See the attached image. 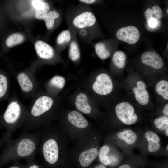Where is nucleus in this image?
<instances>
[{
  "label": "nucleus",
  "mask_w": 168,
  "mask_h": 168,
  "mask_svg": "<svg viewBox=\"0 0 168 168\" xmlns=\"http://www.w3.org/2000/svg\"><path fill=\"white\" fill-rule=\"evenodd\" d=\"M16 78L24 95L33 97L37 92L38 83L35 73L26 71L18 73Z\"/></svg>",
  "instance_id": "9"
},
{
  "label": "nucleus",
  "mask_w": 168,
  "mask_h": 168,
  "mask_svg": "<svg viewBox=\"0 0 168 168\" xmlns=\"http://www.w3.org/2000/svg\"><path fill=\"white\" fill-rule=\"evenodd\" d=\"M28 113L27 108L14 93L10 99L3 114L0 115V127L5 132L0 138V148L10 138L12 133L21 127Z\"/></svg>",
  "instance_id": "5"
},
{
  "label": "nucleus",
  "mask_w": 168,
  "mask_h": 168,
  "mask_svg": "<svg viewBox=\"0 0 168 168\" xmlns=\"http://www.w3.org/2000/svg\"><path fill=\"white\" fill-rule=\"evenodd\" d=\"M60 16L59 13L54 10L49 11L45 19V25L47 29L50 30L53 28L56 20L58 19Z\"/></svg>",
  "instance_id": "26"
},
{
  "label": "nucleus",
  "mask_w": 168,
  "mask_h": 168,
  "mask_svg": "<svg viewBox=\"0 0 168 168\" xmlns=\"http://www.w3.org/2000/svg\"><path fill=\"white\" fill-rule=\"evenodd\" d=\"M137 134L132 129H124L107 133L104 140L109 141L115 144L120 142L124 147H132L137 142Z\"/></svg>",
  "instance_id": "10"
},
{
  "label": "nucleus",
  "mask_w": 168,
  "mask_h": 168,
  "mask_svg": "<svg viewBox=\"0 0 168 168\" xmlns=\"http://www.w3.org/2000/svg\"><path fill=\"white\" fill-rule=\"evenodd\" d=\"M167 14L168 13V9H167Z\"/></svg>",
  "instance_id": "42"
},
{
  "label": "nucleus",
  "mask_w": 168,
  "mask_h": 168,
  "mask_svg": "<svg viewBox=\"0 0 168 168\" xmlns=\"http://www.w3.org/2000/svg\"><path fill=\"white\" fill-rule=\"evenodd\" d=\"M36 53L41 58L45 60H50L54 58L55 53L52 47L42 41H38L35 44Z\"/></svg>",
  "instance_id": "17"
},
{
  "label": "nucleus",
  "mask_w": 168,
  "mask_h": 168,
  "mask_svg": "<svg viewBox=\"0 0 168 168\" xmlns=\"http://www.w3.org/2000/svg\"><path fill=\"white\" fill-rule=\"evenodd\" d=\"M141 60L145 65L156 69L161 68L163 65L162 58L155 51H149L144 53L141 55Z\"/></svg>",
  "instance_id": "15"
},
{
  "label": "nucleus",
  "mask_w": 168,
  "mask_h": 168,
  "mask_svg": "<svg viewBox=\"0 0 168 168\" xmlns=\"http://www.w3.org/2000/svg\"><path fill=\"white\" fill-rule=\"evenodd\" d=\"M101 131L95 128L76 141L69 152L70 159L77 162L82 168H86L97 157L103 139Z\"/></svg>",
  "instance_id": "4"
},
{
  "label": "nucleus",
  "mask_w": 168,
  "mask_h": 168,
  "mask_svg": "<svg viewBox=\"0 0 168 168\" xmlns=\"http://www.w3.org/2000/svg\"><path fill=\"white\" fill-rule=\"evenodd\" d=\"M73 34V31L70 28L63 31L57 38V44L64 48H66L69 46L72 40Z\"/></svg>",
  "instance_id": "22"
},
{
  "label": "nucleus",
  "mask_w": 168,
  "mask_h": 168,
  "mask_svg": "<svg viewBox=\"0 0 168 168\" xmlns=\"http://www.w3.org/2000/svg\"><path fill=\"white\" fill-rule=\"evenodd\" d=\"M155 126L161 131H165L168 128V117L163 116L157 117L154 121Z\"/></svg>",
  "instance_id": "28"
},
{
  "label": "nucleus",
  "mask_w": 168,
  "mask_h": 168,
  "mask_svg": "<svg viewBox=\"0 0 168 168\" xmlns=\"http://www.w3.org/2000/svg\"><path fill=\"white\" fill-rule=\"evenodd\" d=\"M58 128L73 141L86 136L95 129L80 112L74 110L61 116Z\"/></svg>",
  "instance_id": "6"
},
{
  "label": "nucleus",
  "mask_w": 168,
  "mask_h": 168,
  "mask_svg": "<svg viewBox=\"0 0 168 168\" xmlns=\"http://www.w3.org/2000/svg\"><path fill=\"white\" fill-rule=\"evenodd\" d=\"M48 12L44 10H36L35 16L39 19L45 20Z\"/></svg>",
  "instance_id": "33"
},
{
  "label": "nucleus",
  "mask_w": 168,
  "mask_h": 168,
  "mask_svg": "<svg viewBox=\"0 0 168 168\" xmlns=\"http://www.w3.org/2000/svg\"><path fill=\"white\" fill-rule=\"evenodd\" d=\"M147 23L149 27L152 29L159 27L161 24L160 21L155 17H153L149 19Z\"/></svg>",
  "instance_id": "32"
},
{
  "label": "nucleus",
  "mask_w": 168,
  "mask_h": 168,
  "mask_svg": "<svg viewBox=\"0 0 168 168\" xmlns=\"http://www.w3.org/2000/svg\"><path fill=\"white\" fill-rule=\"evenodd\" d=\"M117 168H133L132 166L128 163H125L119 166Z\"/></svg>",
  "instance_id": "38"
},
{
  "label": "nucleus",
  "mask_w": 168,
  "mask_h": 168,
  "mask_svg": "<svg viewBox=\"0 0 168 168\" xmlns=\"http://www.w3.org/2000/svg\"><path fill=\"white\" fill-rule=\"evenodd\" d=\"M75 105L78 111L83 114L94 117L97 115L95 110L89 103L87 96L84 93H80L77 95Z\"/></svg>",
  "instance_id": "14"
},
{
  "label": "nucleus",
  "mask_w": 168,
  "mask_h": 168,
  "mask_svg": "<svg viewBox=\"0 0 168 168\" xmlns=\"http://www.w3.org/2000/svg\"><path fill=\"white\" fill-rule=\"evenodd\" d=\"M25 165H21L18 161L14 162V164L7 168H25Z\"/></svg>",
  "instance_id": "35"
},
{
  "label": "nucleus",
  "mask_w": 168,
  "mask_h": 168,
  "mask_svg": "<svg viewBox=\"0 0 168 168\" xmlns=\"http://www.w3.org/2000/svg\"><path fill=\"white\" fill-rule=\"evenodd\" d=\"M66 79L63 77L56 75L52 77L46 84V88L49 92H56L64 87Z\"/></svg>",
  "instance_id": "19"
},
{
  "label": "nucleus",
  "mask_w": 168,
  "mask_h": 168,
  "mask_svg": "<svg viewBox=\"0 0 168 168\" xmlns=\"http://www.w3.org/2000/svg\"><path fill=\"white\" fill-rule=\"evenodd\" d=\"M41 130L39 152L47 168H55L70 159L69 139L58 127L51 126Z\"/></svg>",
  "instance_id": "1"
},
{
  "label": "nucleus",
  "mask_w": 168,
  "mask_h": 168,
  "mask_svg": "<svg viewBox=\"0 0 168 168\" xmlns=\"http://www.w3.org/2000/svg\"><path fill=\"white\" fill-rule=\"evenodd\" d=\"M92 89L96 94L105 96L110 93L113 89V83L109 75L101 73L96 77L92 85Z\"/></svg>",
  "instance_id": "12"
},
{
  "label": "nucleus",
  "mask_w": 168,
  "mask_h": 168,
  "mask_svg": "<svg viewBox=\"0 0 168 168\" xmlns=\"http://www.w3.org/2000/svg\"><path fill=\"white\" fill-rule=\"evenodd\" d=\"M114 113L117 119L125 125L134 124L138 120V116L135 113L134 107L127 102L118 104L115 107Z\"/></svg>",
  "instance_id": "8"
},
{
  "label": "nucleus",
  "mask_w": 168,
  "mask_h": 168,
  "mask_svg": "<svg viewBox=\"0 0 168 168\" xmlns=\"http://www.w3.org/2000/svg\"><path fill=\"white\" fill-rule=\"evenodd\" d=\"M157 93L165 100H168V82L162 80L156 84L155 87Z\"/></svg>",
  "instance_id": "24"
},
{
  "label": "nucleus",
  "mask_w": 168,
  "mask_h": 168,
  "mask_svg": "<svg viewBox=\"0 0 168 168\" xmlns=\"http://www.w3.org/2000/svg\"><path fill=\"white\" fill-rule=\"evenodd\" d=\"M165 135L166 136H168V128H166L164 131Z\"/></svg>",
  "instance_id": "40"
},
{
  "label": "nucleus",
  "mask_w": 168,
  "mask_h": 168,
  "mask_svg": "<svg viewBox=\"0 0 168 168\" xmlns=\"http://www.w3.org/2000/svg\"><path fill=\"white\" fill-rule=\"evenodd\" d=\"M152 11L155 17L157 20L160 19L162 16V13L160 7L157 5L154 6L152 8Z\"/></svg>",
  "instance_id": "30"
},
{
  "label": "nucleus",
  "mask_w": 168,
  "mask_h": 168,
  "mask_svg": "<svg viewBox=\"0 0 168 168\" xmlns=\"http://www.w3.org/2000/svg\"><path fill=\"white\" fill-rule=\"evenodd\" d=\"M41 130L23 132L15 139L10 138L3 145L0 156V167L12 162L25 159H34L38 149L41 137Z\"/></svg>",
  "instance_id": "3"
},
{
  "label": "nucleus",
  "mask_w": 168,
  "mask_h": 168,
  "mask_svg": "<svg viewBox=\"0 0 168 168\" xmlns=\"http://www.w3.org/2000/svg\"><path fill=\"white\" fill-rule=\"evenodd\" d=\"M162 112L164 116H168V104L167 103L164 106L162 110Z\"/></svg>",
  "instance_id": "37"
},
{
  "label": "nucleus",
  "mask_w": 168,
  "mask_h": 168,
  "mask_svg": "<svg viewBox=\"0 0 168 168\" xmlns=\"http://www.w3.org/2000/svg\"><path fill=\"white\" fill-rule=\"evenodd\" d=\"M95 52L101 59L105 60L110 56V53L106 44L103 42H99L94 45Z\"/></svg>",
  "instance_id": "23"
},
{
  "label": "nucleus",
  "mask_w": 168,
  "mask_h": 168,
  "mask_svg": "<svg viewBox=\"0 0 168 168\" xmlns=\"http://www.w3.org/2000/svg\"><path fill=\"white\" fill-rule=\"evenodd\" d=\"M75 34L73 31L72 38L68 46L69 57L70 60L73 62L78 61L81 57L80 48Z\"/></svg>",
  "instance_id": "20"
},
{
  "label": "nucleus",
  "mask_w": 168,
  "mask_h": 168,
  "mask_svg": "<svg viewBox=\"0 0 168 168\" xmlns=\"http://www.w3.org/2000/svg\"><path fill=\"white\" fill-rule=\"evenodd\" d=\"M33 98L21 126L23 132H34L50 126L58 117L57 108L52 96L38 91Z\"/></svg>",
  "instance_id": "2"
},
{
  "label": "nucleus",
  "mask_w": 168,
  "mask_h": 168,
  "mask_svg": "<svg viewBox=\"0 0 168 168\" xmlns=\"http://www.w3.org/2000/svg\"><path fill=\"white\" fill-rule=\"evenodd\" d=\"M144 137L147 142V150L150 153L158 151L161 147L160 138L158 135L155 132L148 130L146 131Z\"/></svg>",
  "instance_id": "18"
},
{
  "label": "nucleus",
  "mask_w": 168,
  "mask_h": 168,
  "mask_svg": "<svg viewBox=\"0 0 168 168\" xmlns=\"http://www.w3.org/2000/svg\"><path fill=\"white\" fill-rule=\"evenodd\" d=\"M93 168H107L106 166L100 163L97 165L95 166Z\"/></svg>",
  "instance_id": "39"
},
{
  "label": "nucleus",
  "mask_w": 168,
  "mask_h": 168,
  "mask_svg": "<svg viewBox=\"0 0 168 168\" xmlns=\"http://www.w3.org/2000/svg\"><path fill=\"white\" fill-rule=\"evenodd\" d=\"M24 40V37L22 35L18 33H14L8 37L6 40V44L8 47H11L21 43Z\"/></svg>",
  "instance_id": "27"
},
{
  "label": "nucleus",
  "mask_w": 168,
  "mask_h": 168,
  "mask_svg": "<svg viewBox=\"0 0 168 168\" xmlns=\"http://www.w3.org/2000/svg\"><path fill=\"white\" fill-rule=\"evenodd\" d=\"M9 79V76L0 72V101L8 98Z\"/></svg>",
  "instance_id": "21"
},
{
  "label": "nucleus",
  "mask_w": 168,
  "mask_h": 168,
  "mask_svg": "<svg viewBox=\"0 0 168 168\" xmlns=\"http://www.w3.org/2000/svg\"><path fill=\"white\" fill-rule=\"evenodd\" d=\"M144 15L147 23L149 19L155 17L152 9L150 8H148L146 9L144 12Z\"/></svg>",
  "instance_id": "34"
},
{
  "label": "nucleus",
  "mask_w": 168,
  "mask_h": 168,
  "mask_svg": "<svg viewBox=\"0 0 168 168\" xmlns=\"http://www.w3.org/2000/svg\"><path fill=\"white\" fill-rule=\"evenodd\" d=\"M79 1L81 3L87 5H91L94 4L96 1L95 0H80Z\"/></svg>",
  "instance_id": "36"
},
{
  "label": "nucleus",
  "mask_w": 168,
  "mask_h": 168,
  "mask_svg": "<svg viewBox=\"0 0 168 168\" xmlns=\"http://www.w3.org/2000/svg\"><path fill=\"white\" fill-rule=\"evenodd\" d=\"M126 59L125 54L122 51H117L114 54L112 61L115 66L119 68H122L125 66Z\"/></svg>",
  "instance_id": "25"
},
{
  "label": "nucleus",
  "mask_w": 168,
  "mask_h": 168,
  "mask_svg": "<svg viewBox=\"0 0 168 168\" xmlns=\"http://www.w3.org/2000/svg\"><path fill=\"white\" fill-rule=\"evenodd\" d=\"M136 86L133 89L136 100L141 105H147L149 100V95L146 90V84L142 81H139L137 82Z\"/></svg>",
  "instance_id": "16"
},
{
  "label": "nucleus",
  "mask_w": 168,
  "mask_h": 168,
  "mask_svg": "<svg viewBox=\"0 0 168 168\" xmlns=\"http://www.w3.org/2000/svg\"><path fill=\"white\" fill-rule=\"evenodd\" d=\"M116 36L120 40L133 44L139 40L140 34L137 28L129 26L119 29L116 32Z\"/></svg>",
  "instance_id": "13"
},
{
  "label": "nucleus",
  "mask_w": 168,
  "mask_h": 168,
  "mask_svg": "<svg viewBox=\"0 0 168 168\" xmlns=\"http://www.w3.org/2000/svg\"><path fill=\"white\" fill-rule=\"evenodd\" d=\"M44 166L43 164L39 165L35 161L34 159H32L27 161L25 168H43Z\"/></svg>",
  "instance_id": "31"
},
{
  "label": "nucleus",
  "mask_w": 168,
  "mask_h": 168,
  "mask_svg": "<svg viewBox=\"0 0 168 168\" xmlns=\"http://www.w3.org/2000/svg\"><path fill=\"white\" fill-rule=\"evenodd\" d=\"M32 4L36 10H44L48 12L50 9L49 4L42 0H32Z\"/></svg>",
  "instance_id": "29"
},
{
  "label": "nucleus",
  "mask_w": 168,
  "mask_h": 168,
  "mask_svg": "<svg viewBox=\"0 0 168 168\" xmlns=\"http://www.w3.org/2000/svg\"><path fill=\"white\" fill-rule=\"evenodd\" d=\"M104 140L103 144L100 148L97 157L101 163L105 166H114L117 163L119 158L116 146L109 141Z\"/></svg>",
  "instance_id": "11"
},
{
  "label": "nucleus",
  "mask_w": 168,
  "mask_h": 168,
  "mask_svg": "<svg viewBox=\"0 0 168 168\" xmlns=\"http://www.w3.org/2000/svg\"><path fill=\"white\" fill-rule=\"evenodd\" d=\"M69 21V28L76 33L83 30L88 31L91 34L92 28L96 22V18L92 12L85 9L76 12Z\"/></svg>",
  "instance_id": "7"
},
{
  "label": "nucleus",
  "mask_w": 168,
  "mask_h": 168,
  "mask_svg": "<svg viewBox=\"0 0 168 168\" xmlns=\"http://www.w3.org/2000/svg\"><path fill=\"white\" fill-rule=\"evenodd\" d=\"M168 144H167V146H166V151H168Z\"/></svg>",
  "instance_id": "41"
}]
</instances>
